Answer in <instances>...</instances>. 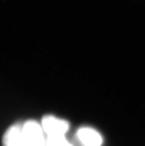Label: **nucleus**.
<instances>
[{"label": "nucleus", "mask_w": 145, "mask_h": 146, "mask_svg": "<svg viewBox=\"0 0 145 146\" xmlns=\"http://www.w3.org/2000/svg\"><path fill=\"white\" fill-rule=\"evenodd\" d=\"M40 123L47 137L65 136L70 128L68 121L53 115H45L42 117Z\"/></svg>", "instance_id": "f03ea898"}, {"label": "nucleus", "mask_w": 145, "mask_h": 146, "mask_svg": "<svg viewBox=\"0 0 145 146\" xmlns=\"http://www.w3.org/2000/svg\"><path fill=\"white\" fill-rule=\"evenodd\" d=\"M45 146H73L69 142L65 136L62 137H48Z\"/></svg>", "instance_id": "39448f33"}, {"label": "nucleus", "mask_w": 145, "mask_h": 146, "mask_svg": "<svg viewBox=\"0 0 145 146\" xmlns=\"http://www.w3.org/2000/svg\"><path fill=\"white\" fill-rule=\"evenodd\" d=\"M22 130L27 146H45L47 135L41 123L30 119L22 124Z\"/></svg>", "instance_id": "f257e3e1"}, {"label": "nucleus", "mask_w": 145, "mask_h": 146, "mask_svg": "<svg viewBox=\"0 0 145 146\" xmlns=\"http://www.w3.org/2000/svg\"><path fill=\"white\" fill-rule=\"evenodd\" d=\"M3 146H27L22 130V124H15L6 130L2 138Z\"/></svg>", "instance_id": "20e7f679"}, {"label": "nucleus", "mask_w": 145, "mask_h": 146, "mask_svg": "<svg viewBox=\"0 0 145 146\" xmlns=\"http://www.w3.org/2000/svg\"><path fill=\"white\" fill-rule=\"evenodd\" d=\"M76 139L81 146H101L104 143L100 132L89 126H83L78 129Z\"/></svg>", "instance_id": "7ed1b4c3"}]
</instances>
